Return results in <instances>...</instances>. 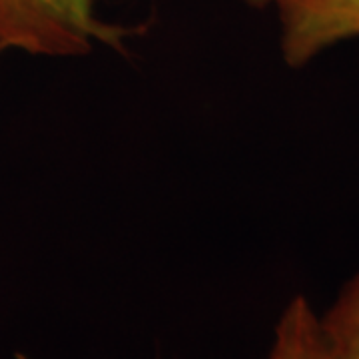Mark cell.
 I'll list each match as a JSON object with an SVG mask.
<instances>
[{"label": "cell", "instance_id": "1", "mask_svg": "<svg viewBox=\"0 0 359 359\" xmlns=\"http://www.w3.org/2000/svg\"><path fill=\"white\" fill-rule=\"evenodd\" d=\"M134 32L104 20L96 0H0V54L76 58L98 46L124 50Z\"/></svg>", "mask_w": 359, "mask_h": 359}, {"label": "cell", "instance_id": "2", "mask_svg": "<svg viewBox=\"0 0 359 359\" xmlns=\"http://www.w3.org/2000/svg\"><path fill=\"white\" fill-rule=\"evenodd\" d=\"M285 65L302 68L321 52L359 36V0H271Z\"/></svg>", "mask_w": 359, "mask_h": 359}, {"label": "cell", "instance_id": "3", "mask_svg": "<svg viewBox=\"0 0 359 359\" xmlns=\"http://www.w3.org/2000/svg\"><path fill=\"white\" fill-rule=\"evenodd\" d=\"M268 359H327L320 316L306 295H295L283 309Z\"/></svg>", "mask_w": 359, "mask_h": 359}, {"label": "cell", "instance_id": "4", "mask_svg": "<svg viewBox=\"0 0 359 359\" xmlns=\"http://www.w3.org/2000/svg\"><path fill=\"white\" fill-rule=\"evenodd\" d=\"M327 359H359V273L320 318Z\"/></svg>", "mask_w": 359, "mask_h": 359}, {"label": "cell", "instance_id": "5", "mask_svg": "<svg viewBox=\"0 0 359 359\" xmlns=\"http://www.w3.org/2000/svg\"><path fill=\"white\" fill-rule=\"evenodd\" d=\"M250 6H256V8H268L271 4V0H245Z\"/></svg>", "mask_w": 359, "mask_h": 359}]
</instances>
